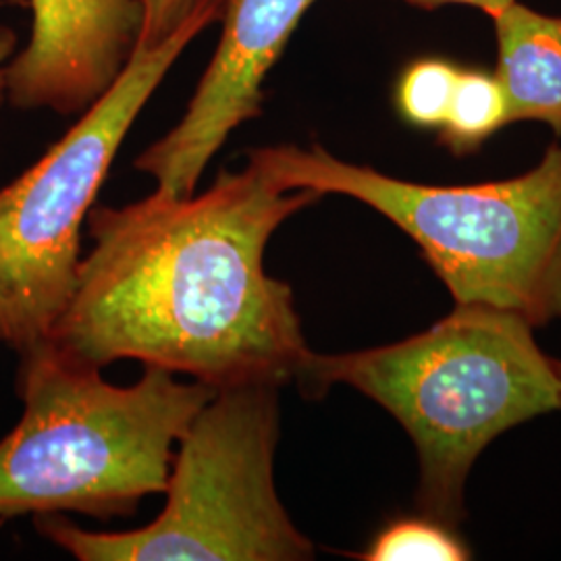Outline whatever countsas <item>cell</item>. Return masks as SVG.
Returning <instances> with one entry per match:
<instances>
[{"instance_id": "6da1fadb", "label": "cell", "mask_w": 561, "mask_h": 561, "mask_svg": "<svg viewBox=\"0 0 561 561\" xmlns=\"http://www.w3.org/2000/svg\"><path fill=\"white\" fill-rule=\"evenodd\" d=\"M321 198L280 190L248 162L198 196L94 204V245L46 341L81 364L138 360L215 391L298 381L312 350L294 289L266 273L264 250L283 222Z\"/></svg>"}, {"instance_id": "7a4b0ae2", "label": "cell", "mask_w": 561, "mask_h": 561, "mask_svg": "<svg viewBox=\"0 0 561 561\" xmlns=\"http://www.w3.org/2000/svg\"><path fill=\"white\" fill-rule=\"evenodd\" d=\"M518 314L456 304L424 333L347 354L310 352L306 396L347 385L400 422L421 461L422 516L458 528L463 486L482 449L507 428L560 408L553 360Z\"/></svg>"}, {"instance_id": "3957f363", "label": "cell", "mask_w": 561, "mask_h": 561, "mask_svg": "<svg viewBox=\"0 0 561 561\" xmlns=\"http://www.w3.org/2000/svg\"><path fill=\"white\" fill-rule=\"evenodd\" d=\"M20 356L23 416L0 442V520L134 516L144 497L167 491L178 443L217 393L157 366L119 387L50 341Z\"/></svg>"}, {"instance_id": "277c9868", "label": "cell", "mask_w": 561, "mask_h": 561, "mask_svg": "<svg viewBox=\"0 0 561 561\" xmlns=\"http://www.w3.org/2000/svg\"><path fill=\"white\" fill-rule=\"evenodd\" d=\"M248 162L280 190L362 202L419 243L456 304L507 310L541 327L561 319V148L520 178L424 185L340 161L322 146L254 148Z\"/></svg>"}, {"instance_id": "5b68a950", "label": "cell", "mask_w": 561, "mask_h": 561, "mask_svg": "<svg viewBox=\"0 0 561 561\" xmlns=\"http://www.w3.org/2000/svg\"><path fill=\"white\" fill-rule=\"evenodd\" d=\"M279 385L227 387L181 437L157 520L92 533L60 514L36 516L42 537L81 561H301L314 545L275 486Z\"/></svg>"}, {"instance_id": "8992f818", "label": "cell", "mask_w": 561, "mask_h": 561, "mask_svg": "<svg viewBox=\"0 0 561 561\" xmlns=\"http://www.w3.org/2000/svg\"><path fill=\"white\" fill-rule=\"evenodd\" d=\"M221 11L222 0H198L167 41L138 48L101 101L0 190V341L18 354L50 337L76 287L81 225L121 144L175 60L221 21Z\"/></svg>"}, {"instance_id": "52a82bcc", "label": "cell", "mask_w": 561, "mask_h": 561, "mask_svg": "<svg viewBox=\"0 0 561 561\" xmlns=\"http://www.w3.org/2000/svg\"><path fill=\"white\" fill-rule=\"evenodd\" d=\"M314 2L222 0L221 38L183 117L134 161L157 181V192L173 198L196 194L222 144L240 125L261 117L264 80Z\"/></svg>"}, {"instance_id": "ba28073f", "label": "cell", "mask_w": 561, "mask_h": 561, "mask_svg": "<svg viewBox=\"0 0 561 561\" xmlns=\"http://www.w3.org/2000/svg\"><path fill=\"white\" fill-rule=\"evenodd\" d=\"M27 46L7 62V101L80 117L111 90L140 46L138 0H30Z\"/></svg>"}, {"instance_id": "9c48e42d", "label": "cell", "mask_w": 561, "mask_h": 561, "mask_svg": "<svg viewBox=\"0 0 561 561\" xmlns=\"http://www.w3.org/2000/svg\"><path fill=\"white\" fill-rule=\"evenodd\" d=\"M493 21L510 123L541 121L561 136V18L514 2Z\"/></svg>"}, {"instance_id": "30bf717a", "label": "cell", "mask_w": 561, "mask_h": 561, "mask_svg": "<svg viewBox=\"0 0 561 561\" xmlns=\"http://www.w3.org/2000/svg\"><path fill=\"white\" fill-rule=\"evenodd\" d=\"M507 123V101L497 78L479 69H460L447 117L439 127L443 146L458 157L477 152Z\"/></svg>"}, {"instance_id": "8fae6325", "label": "cell", "mask_w": 561, "mask_h": 561, "mask_svg": "<svg viewBox=\"0 0 561 561\" xmlns=\"http://www.w3.org/2000/svg\"><path fill=\"white\" fill-rule=\"evenodd\" d=\"M364 561H463L470 547L458 528L428 516L389 522L358 556Z\"/></svg>"}, {"instance_id": "7c38bea8", "label": "cell", "mask_w": 561, "mask_h": 561, "mask_svg": "<svg viewBox=\"0 0 561 561\" xmlns=\"http://www.w3.org/2000/svg\"><path fill=\"white\" fill-rule=\"evenodd\" d=\"M460 69L443 59H422L408 65L396 85V108L401 119L421 129H439Z\"/></svg>"}, {"instance_id": "4fadbf2b", "label": "cell", "mask_w": 561, "mask_h": 561, "mask_svg": "<svg viewBox=\"0 0 561 561\" xmlns=\"http://www.w3.org/2000/svg\"><path fill=\"white\" fill-rule=\"evenodd\" d=\"M141 7V50H150L167 41L187 15L194 11L198 0H138Z\"/></svg>"}, {"instance_id": "5bb4252c", "label": "cell", "mask_w": 561, "mask_h": 561, "mask_svg": "<svg viewBox=\"0 0 561 561\" xmlns=\"http://www.w3.org/2000/svg\"><path fill=\"white\" fill-rule=\"evenodd\" d=\"M408 4H414V7H421L426 11H433L442 4H470L474 9H481L489 18H497L500 13H503L510 4H514L516 0H405Z\"/></svg>"}, {"instance_id": "9a60e30c", "label": "cell", "mask_w": 561, "mask_h": 561, "mask_svg": "<svg viewBox=\"0 0 561 561\" xmlns=\"http://www.w3.org/2000/svg\"><path fill=\"white\" fill-rule=\"evenodd\" d=\"M15 48H18V34L7 27V25H0V104L2 101H7V62L13 59L15 55Z\"/></svg>"}, {"instance_id": "2e32d148", "label": "cell", "mask_w": 561, "mask_h": 561, "mask_svg": "<svg viewBox=\"0 0 561 561\" xmlns=\"http://www.w3.org/2000/svg\"><path fill=\"white\" fill-rule=\"evenodd\" d=\"M553 368H556V375H558V381H560V408H561V362L553 360Z\"/></svg>"}, {"instance_id": "e0dca14e", "label": "cell", "mask_w": 561, "mask_h": 561, "mask_svg": "<svg viewBox=\"0 0 561 561\" xmlns=\"http://www.w3.org/2000/svg\"><path fill=\"white\" fill-rule=\"evenodd\" d=\"M2 522H4V520H0V524H2Z\"/></svg>"}]
</instances>
